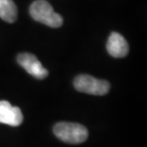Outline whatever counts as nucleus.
<instances>
[{"instance_id":"nucleus-1","label":"nucleus","mask_w":147,"mask_h":147,"mask_svg":"<svg viewBox=\"0 0 147 147\" xmlns=\"http://www.w3.org/2000/svg\"><path fill=\"white\" fill-rule=\"evenodd\" d=\"M31 16L37 22L52 28H59L63 24V19L59 13L46 0H36L30 7Z\"/></svg>"},{"instance_id":"nucleus-2","label":"nucleus","mask_w":147,"mask_h":147,"mask_svg":"<svg viewBox=\"0 0 147 147\" xmlns=\"http://www.w3.org/2000/svg\"><path fill=\"white\" fill-rule=\"evenodd\" d=\"M54 133L60 140L70 144L82 143L88 138L86 127L76 122H58L55 125Z\"/></svg>"},{"instance_id":"nucleus-3","label":"nucleus","mask_w":147,"mask_h":147,"mask_svg":"<svg viewBox=\"0 0 147 147\" xmlns=\"http://www.w3.org/2000/svg\"><path fill=\"white\" fill-rule=\"evenodd\" d=\"M74 86L78 92L95 96L106 95L110 90V83L108 81L98 79L89 75L78 76L74 80Z\"/></svg>"},{"instance_id":"nucleus-4","label":"nucleus","mask_w":147,"mask_h":147,"mask_svg":"<svg viewBox=\"0 0 147 147\" xmlns=\"http://www.w3.org/2000/svg\"><path fill=\"white\" fill-rule=\"evenodd\" d=\"M17 62L31 76L38 79H43L48 76L47 69L44 68L36 55L29 54V53H23L17 57Z\"/></svg>"},{"instance_id":"nucleus-5","label":"nucleus","mask_w":147,"mask_h":147,"mask_svg":"<svg viewBox=\"0 0 147 147\" xmlns=\"http://www.w3.org/2000/svg\"><path fill=\"white\" fill-rule=\"evenodd\" d=\"M23 121V114L17 106H13L6 100L0 101V123L19 126Z\"/></svg>"},{"instance_id":"nucleus-6","label":"nucleus","mask_w":147,"mask_h":147,"mask_svg":"<svg viewBox=\"0 0 147 147\" xmlns=\"http://www.w3.org/2000/svg\"><path fill=\"white\" fill-rule=\"evenodd\" d=\"M106 48L112 57L117 58L126 57L129 52L128 42L121 34L117 32L111 33L109 38H108Z\"/></svg>"},{"instance_id":"nucleus-7","label":"nucleus","mask_w":147,"mask_h":147,"mask_svg":"<svg viewBox=\"0 0 147 147\" xmlns=\"http://www.w3.org/2000/svg\"><path fill=\"white\" fill-rule=\"evenodd\" d=\"M0 18L13 23L17 18V8L13 0H0Z\"/></svg>"}]
</instances>
